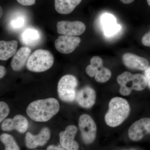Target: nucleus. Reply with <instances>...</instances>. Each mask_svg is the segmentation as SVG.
<instances>
[{
  "instance_id": "nucleus-1",
  "label": "nucleus",
  "mask_w": 150,
  "mask_h": 150,
  "mask_svg": "<svg viewBox=\"0 0 150 150\" xmlns=\"http://www.w3.org/2000/svg\"><path fill=\"white\" fill-rule=\"evenodd\" d=\"M60 105L53 98L38 100L31 103L26 108L28 115L36 122H46L59 112Z\"/></svg>"
},
{
  "instance_id": "nucleus-2",
  "label": "nucleus",
  "mask_w": 150,
  "mask_h": 150,
  "mask_svg": "<svg viewBox=\"0 0 150 150\" xmlns=\"http://www.w3.org/2000/svg\"><path fill=\"white\" fill-rule=\"evenodd\" d=\"M130 112V105L126 100L113 98L109 102V109L105 116V123L110 127H117L128 118Z\"/></svg>"
},
{
  "instance_id": "nucleus-3",
  "label": "nucleus",
  "mask_w": 150,
  "mask_h": 150,
  "mask_svg": "<svg viewBox=\"0 0 150 150\" xmlns=\"http://www.w3.org/2000/svg\"><path fill=\"white\" fill-rule=\"evenodd\" d=\"M117 81L120 86L119 93L123 96L129 95L132 90L142 91L147 86L144 75L139 74H132L129 72H124L119 75Z\"/></svg>"
},
{
  "instance_id": "nucleus-4",
  "label": "nucleus",
  "mask_w": 150,
  "mask_h": 150,
  "mask_svg": "<svg viewBox=\"0 0 150 150\" xmlns=\"http://www.w3.org/2000/svg\"><path fill=\"white\" fill-rule=\"evenodd\" d=\"M54 56L50 51L39 49L29 56L26 63L28 69L34 72H42L50 69L54 63Z\"/></svg>"
},
{
  "instance_id": "nucleus-5",
  "label": "nucleus",
  "mask_w": 150,
  "mask_h": 150,
  "mask_svg": "<svg viewBox=\"0 0 150 150\" xmlns=\"http://www.w3.org/2000/svg\"><path fill=\"white\" fill-rule=\"evenodd\" d=\"M78 81L72 75L63 76L58 84V95L59 98L64 102L71 103L74 101L76 96Z\"/></svg>"
},
{
  "instance_id": "nucleus-6",
  "label": "nucleus",
  "mask_w": 150,
  "mask_h": 150,
  "mask_svg": "<svg viewBox=\"0 0 150 150\" xmlns=\"http://www.w3.org/2000/svg\"><path fill=\"white\" fill-rule=\"evenodd\" d=\"M90 64L86 67V71L89 76L95 77L97 82L104 83L111 76L110 70L103 67L102 59L98 56H94L90 60Z\"/></svg>"
},
{
  "instance_id": "nucleus-7",
  "label": "nucleus",
  "mask_w": 150,
  "mask_h": 150,
  "mask_svg": "<svg viewBox=\"0 0 150 150\" xmlns=\"http://www.w3.org/2000/svg\"><path fill=\"white\" fill-rule=\"evenodd\" d=\"M79 129L83 142L86 144H92L96 138V124L90 115L84 114L79 118Z\"/></svg>"
},
{
  "instance_id": "nucleus-8",
  "label": "nucleus",
  "mask_w": 150,
  "mask_h": 150,
  "mask_svg": "<svg viewBox=\"0 0 150 150\" xmlns=\"http://www.w3.org/2000/svg\"><path fill=\"white\" fill-rule=\"evenodd\" d=\"M150 134V118H142L134 122L129 128L128 136L131 141L139 142Z\"/></svg>"
},
{
  "instance_id": "nucleus-9",
  "label": "nucleus",
  "mask_w": 150,
  "mask_h": 150,
  "mask_svg": "<svg viewBox=\"0 0 150 150\" xmlns=\"http://www.w3.org/2000/svg\"><path fill=\"white\" fill-rule=\"evenodd\" d=\"M57 32L60 34L74 36L80 35L85 31L86 26L83 22L79 21L58 22L57 24Z\"/></svg>"
},
{
  "instance_id": "nucleus-10",
  "label": "nucleus",
  "mask_w": 150,
  "mask_h": 150,
  "mask_svg": "<svg viewBox=\"0 0 150 150\" xmlns=\"http://www.w3.org/2000/svg\"><path fill=\"white\" fill-rule=\"evenodd\" d=\"M81 41L79 37L63 35L59 36L55 41L56 50L63 54L72 53Z\"/></svg>"
},
{
  "instance_id": "nucleus-11",
  "label": "nucleus",
  "mask_w": 150,
  "mask_h": 150,
  "mask_svg": "<svg viewBox=\"0 0 150 150\" xmlns=\"http://www.w3.org/2000/svg\"><path fill=\"white\" fill-rule=\"evenodd\" d=\"M78 129L74 125L67 126L64 131L59 134L60 143L62 146L68 150H79V144L74 140Z\"/></svg>"
},
{
  "instance_id": "nucleus-12",
  "label": "nucleus",
  "mask_w": 150,
  "mask_h": 150,
  "mask_svg": "<svg viewBox=\"0 0 150 150\" xmlns=\"http://www.w3.org/2000/svg\"><path fill=\"white\" fill-rule=\"evenodd\" d=\"M28 126V122L26 118L21 115H16L13 118H7L2 123V130L11 131L15 130L21 134L25 133Z\"/></svg>"
},
{
  "instance_id": "nucleus-13",
  "label": "nucleus",
  "mask_w": 150,
  "mask_h": 150,
  "mask_svg": "<svg viewBox=\"0 0 150 150\" xmlns=\"http://www.w3.org/2000/svg\"><path fill=\"white\" fill-rule=\"evenodd\" d=\"M51 137V131L48 127H44L39 134L34 135L28 132L25 138V144L29 149H35L38 146H43Z\"/></svg>"
},
{
  "instance_id": "nucleus-14",
  "label": "nucleus",
  "mask_w": 150,
  "mask_h": 150,
  "mask_svg": "<svg viewBox=\"0 0 150 150\" xmlns=\"http://www.w3.org/2000/svg\"><path fill=\"white\" fill-rule=\"evenodd\" d=\"M96 100V93L91 87L86 86L77 92L76 101L83 108H91L94 105Z\"/></svg>"
},
{
  "instance_id": "nucleus-15",
  "label": "nucleus",
  "mask_w": 150,
  "mask_h": 150,
  "mask_svg": "<svg viewBox=\"0 0 150 150\" xmlns=\"http://www.w3.org/2000/svg\"><path fill=\"white\" fill-rule=\"evenodd\" d=\"M42 37V33L39 30L34 27H28L21 33L20 40L26 47H34L41 42Z\"/></svg>"
},
{
  "instance_id": "nucleus-16",
  "label": "nucleus",
  "mask_w": 150,
  "mask_h": 150,
  "mask_svg": "<svg viewBox=\"0 0 150 150\" xmlns=\"http://www.w3.org/2000/svg\"><path fill=\"white\" fill-rule=\"evenodd\" d=\"M123 64L131 69L145 71L149 67L147 59L131 53H126L122 56Z\"/></svg>"
},
{
  "instance_id": "nucleus-17",
  "label": "nucleus",
  "mask_w": 150,
  "mask_h": 150,
  "mask_svg": "<svg viewBox=\"0 0 150 150\" xmlns=\"http://www.w3.org/2000/svg\"><path fill=\"white\" fill-rule=\"evenodd\" d=\"M31 52V50L28 47H22L20 48L15 54L11 62V67L13 71H18L23 69Z\"/></svg>"
},
{
  "instance_id": "nucleus-18",
  "label": "nucleus",
  "mask_w": 150,
  "mask_h": 150,
  "mask_svg": "<svg viewBox=\"0 0 150 150\" xmlns=\"http://www.w3.org/2000/svg\"><path fill=\"white\" fill-rule=\"evenodd\" d=\"M101 22L105 35L106 36L115 35L121 28V25L116 23L115 17L110 14H104L101 18Z\"/></svg>"
},
{
  "instance_id": "nucleus-19",
  "label": "nucleus",
  "mask_w": 150,
  "mask_h": 150,
  "mask_svg": "<svg viewBox=\"0 0 150 150\" xmlns=\"http://www.w3.org/2000/svg\"><path fill=\"white\" fill-rule=\"evenodd\" d=\"M18 42L12 40L6 41H0V59L2 61H7L12 56H14L17 49Z\"/></svg>"
},
{
  "instance_id": "nucleus-20",
  "label": "nucleus",
  "mask_w": 150,
  "mask_h": 150,
  "mask_svg": "<svg viewBox=\"0 0 150 150\" xmlns=\"http://www.w3.org/2000/svg\"><path fill=\"white\" fill-rule=\"evenodd\" d=\"M82 0H55V8L58 13H71Z\"/></svg>"
},
{
  "instance_id": "nucleus-21",
  "label": "nucleus",
  "mask_w": 150,
  "mask_h": 150,
  "mask_svg": "<svg viewBox=\"0 0 150 150\" xmlns=\"http://www.w3.org/2000/svg\"><path fill=\"white\" fill-rule=\"evenodd\" d=\"M0 139L5 146V150H20L14 138L11 135L3 134L1 135Z\"/></svg>"
},
{
  "instance_id": "nucleus-22",
  "label": "nucleus",
  "mask_w": 150,
  "mask_h": 150,
  "mask_svg": "<svg viewBox=\"0 0 150 150\" xmlns=\"http://www.w3.org/2000/svg\"><path fill=\"white\" fill-rule=\"evenodd\" d=\"M25 20L21 16H17L12 19L9 22L10 28L14 31L20 30L25 25Z\"/></svg>"
},
{
  "instance_id": "nucleus-23",
  "label": "nucleus",
  "mask_w": 150,
  "mask_h": 150,
  "mask_svg": "<svg viewBox=\"0 0 150 150\" xmlns=\"http://www.w3.org/2000/svg\"><path fill=\"white\" fill-rule=\"evenodd\" d=\"M10 112L8 105L6 103L0 102V122L4 121L7 117Z\"/></svg>"
},
{
  "instance_id": "nucleus-24",
  "label": "nucleus",
  "mask_w": 150,
  "mask_h": 150,
  "mask_svg": "<svg viewBox=\"0 0 150 150\" xmlns=\"http://www.w3.org/2000/svg\"><path fill=\"white\" fill-rule=\"evenodd\" d=\"M142 41L144 46L150 47V31L147 33L143 36Z\"/></svg>"
},
{
  "instance_id": "nucleus-25",
  "label": "nucleus",
  "mask_w": 150,
  "mask_h": 150,
  "mask_svg": "<svg viewBox=\"0 0 150 150\" xmlns=\"http://www.w3.org/2000/svg\"><path fill=\"white\" fill-rule=\"evenodd\" d=\"M18 2L23 6H32L35 4V0H16Z\"/></svg>"
},
{
  "instance_id": "nucleus-26",
  "label": "nucleus",
  "mask_w": 150,
  "mask_h": 150,
  "mask_svg": "<svg viewBox=\"0 0 150 150\" xmlns=\"http://www.w3.org/2000/svg\"><path fill=\"white\" fill-rule=\"evenodd\" d=\"M144 76L147 81V85L150 88V67L145 70Z\"/></svg>"
},
{
  "instance_id": "nucleus-27",
  "label": "nucleus",
  "mask_w": 150,
  "mask_h": 150,
  "mask_svg": "<svg viewBox=\"0 0 150 150\" xmlns=\"http://www.w3.org/2000/svg\"><path fill=\"white\" fill-rule=\"evenodd\" d=\"M46 150H68L65 149L64 147L62 146L61 145H59L58 146H54V145H51L47 148Z\"/></svg>"
},
{
  "instance_id": "nucleus-28",
  "label": "nucleus",
  "mask_w": 150,
  "mask_h": 150,
  "mask_svg": "<svg viewBox=\"0 0 150 150\" xmlns=\"http://www.w3.org/2000/svg\"><path fill=\"white\" fill-rule=\"evenodd\" d=\"M6 74L5 68L3 66H0V78L2 79L4 76Z\"/></svg>"
},
{
  "instance_id": "nucleus-29",
  "label": "nucleus",
  "mask_w": 150,
  "mask_h": 150,
  "mask_svg": "<svg viewBox=\"0 0 150 150\" xmlns=\"http://www.w3.org/2000/svg\"><path fill=\"white\" fill-rule=\"evenodd\" d=\"M134 0H120V1L124 4H130L133 2Z\"/></svg>"
},
{
  "instance_id": "nucleus-30",
  "label": "nucleus",
  "mask_w": 150,
  "mask_h": 150,
  "mask_svg": "<svg viewBox=\"0 0 150 150\" xmlns=\"http://www.w3.org/2000/svg\"><path fill=\"white\" fill-rule=\"evenodd\" d=\"M3 15V10L1 7V18L2 16Z\"/></svg>"
},
{
  "instance_id": "nucleus-31",
  "label": "nucleus",
  "mask_w": 150,
  "mask_h": 150,
  "mask_svg": "<svg viewBox=\"0 0 150 150\" xmlns=\"http://www.w3.org/2000/svg\"><path fill=\"white\" fill-rule=\"evenodd\" d=\"M148 5L150 6V0H147Z\"/></svg>"
},
{
  "instance_id": "nucleus-32",
  "label": "nucleus",
  "mask_w": 150,
  "mask_h": 150,
  "mask_svg": "<svg viewBox=\"0 0 150 150\" xmlns=\"http://www.w3.org/2000/svg\"></svg>"
}]
</instances>
